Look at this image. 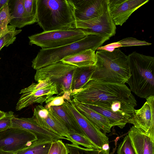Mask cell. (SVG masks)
Listing matches in <instances>:
<instances>
[{
  "instance_id": "1",
  "label": "cell",
  "mask_w": 154,
  "mask_h": 154,
  "mask_svg": "<svg viewBox=\"0 0 154 154\" xmlns=\"http://www.w3.org/2000/svg\"><path fill=\"white\" fill-rule=\"evenodd\" d=\"M78 101L98 106L122 114L137 102L130 89L124 83L91 80L71 95Z\"/></svg>"
},
{
  "instance_id": "2",
  "label": "cell",
  "mask_w": 154,
  "mask_h": 154,
  "mask_svg": "<svg viewBox=\"0 0 154 154\" xmlns=\"http://www.w3.org/2000/svg\"><path fill=\"white\" fill-rule=\"evenodd\" d=\"M36 22L44 32L76 28L71 0H36Z\"/></svg>"
},
{
  "instance_id": "3",
  "label": "cell",
  "mask_w": 154,
  "mask_h": 154,
  "mask_svg": "<svg viewBox=\"0 0 154 154\" xmlns=\"http://www.w3.org/2000/svg\"><path fill=\"white\" fill-rule=\"evenodd\" d=\"M95 54V68L90 81L126 82L131 76L127 56L119 49L97 50Z\"/></svg>"
},
{
  "instance_id": "4",
  "label": "cell",
  "mask_w": 154,
  "mask_h": 154,
  "mask_svg": "<svg viewBox=\"0 0 154 154\" xmlns=\"http://www.w3.org/2000/svg\"><path fill=\"white\" fill-rule=\"evenodd\" d=\"M131 76L126 82L139 97L154 95V57L133 52L128 56Z\"/></svg>"
},
{
  "instance_id": "5",
  "label": "cell",
  "mask_w": 154,
  "mask_h": 154,
  "mask_svg": "<svg viewBox=\"0 0 154 154\" xmlns=\"http://www.w3.org/2000/svg\"><path fill=\"white\" fill-rule=\"evenodd\" d=\"M109 39L108 37L90 35L77 42L62 46L42 49L32 61V67L37 70L61 61L66 57L85 50L94 51Z\"/></svg>"
},
{
  "instance_id": "6",
  "label": "cell",
  "mask_w": 154,
  "mask_h": 154,
  "mask_svg": "<svg viewBox=\"0 0 154 154\" xmlns=\"http://www.w3.org/2000/svg\"><path fill=\"white\" fill-rule=\"evenodd\" d=\"M77 67L60 61L36 70L34 79L37 82L49 78L56 84L59 92L57 95L63 94L65 100L69 102L71 100L73 76Z\"/></svg>"
},
{
  "instance_id": "7",
  "label": "cell",
  "mask_w": 154,
  "mask_h": 154,
  "mask_svg": "<svg viewBox=\"0 0 154 154\" xmlns=\"http://www.w3.org/2000/svg\"><path fill=\"white\" fill-rule=\"evenodd\" d=\"M88 34L75 28L67 30L43 31L28 36L29 44L42 49L55 48L68 45L84 38Z\"/></svg>"
},
{
  "instance_id": "8",
  "label": "cell",
  "mask_w": 154,
  "mask_h": 154,
  "mask_svg": "<svg viewBox=\"0 0 154 154\" xmlns=\"http://www.w3.org/2000/svg\"><path fill=\"white\" fill-rule=\"evenodd\" d=\"M37 82L20 91L19 93L22 94L17 103L16 111L20 110L34 103L42 105L53 95L59 94L56 84L49 78L39 80Z\"/></svg>"
},
{
  "instance_id": "9",
  "label": "cell",
  "mask_w": 154,
  "mask_h": 154,
  "mask_svg": "<svg viewBox=\"0 0 154 154\" xmlns=\"http://www.w3.org/2000/svg\"><path fill=\"white\" fill-rule=\"evenodd\" d=\"M38 140L35 135L29 132L11 128L0 132V149L15 153Z\"/></svg>"
},
{
  "instance_id": "10",
  "label": "cell",
  "mask_w": 154,
  "mask_h": 154,
  "mask_svg": "<svg viewBox=\"0 0 154 154\" xmlns=\"http://www.w3.org/2000/svg\"><path fill=\"white\" fill-rule=\"evenodd\" d=\"M75 119L84 135L94 144L97 149H102L103 146L109 143L108 137L88 120L75 107L71 100H65L62 105Z\"/></svg>"
},
{
  "instance_id": "11",
  "label": "cell",
  "mask_w": 154,
  "mask_h": 154,
  "mask_svg": "<svg viewBox=\"0 0 154 154\" xmlns=\"http://www.w3.org/2000/svg\"><path fill=\"white\" fill-rule=\"evenodd\" d=\"M76 26L88 35H96L110 38L116 33V26L110 15L108 3L102 15L89 20L76 21Z\"/></svg>"
},
{
  "instance_id": "12",
  "label": "cell",
  "mask_w": 154,
  "mask_h": 154,
  "mask_svg": "<svg viewBox=\"0 0 154 154\" xmlns=\"http://www.w3.org/2000/svg\"><path fill=\"white\" fill-rule=\"evenodd\" d=\"M32 117L37 123L61 137H69V130L63 121L51 109L38 105L34 109Z\"/></svg>"
},
{
  "instance_id": "13",
  "label": "cell",
  "mask_w": 154,
  "mask_h": 154,
  "mask_svg": "<svg viewBox=\"0 0 154 154\" xmlns=\"http://www.w3.org/2000/svg\"><path fill=\"white\" fill-rule=\"evenodd\" d=\"M149 0H108L109 9L115 25L122 26L131 14Z\"/></svg>"
},
{
  "instance_id": "14",
  "label": "cell",
  "mask_w": 154,
  "mask_h": 154,
  "mask_svg": "<svg viewBox=\"0 0 154 154\" xmlns=\"http://www.w3.org/2000/svg\"><path fill=\"white\" fill-rule=\"evenodd\" d=\"M146 99V101L140 109H134L128 123L132 124L154 138V95Z\"/></svg>"
},
{
  "instance_id": "15",
  "label": "cell",
  "mask_w": 154,
  "mask_h": 154,
  "mask_svg": "<svg viewBox=\"0 0 154 154\" xmlns=\"http://www.w3.org/2000/svg\"><path fill=\"white\" fill-rule=\"evenodd\" d=\"M76 21L92 19L102 15L108 0H71Z\"/></svg>"
},
{
  "instance_id": "16",
  "label": "cell",
  "mask_w": 154,
  "mask_h": 154,
  "mask_svg": "<svg viewBox=\"0 0 154 154\" xmlns=\"http://www.w3.org/2000/svg\"><path fill=\"white\" fill-rule=\"evenodd\" d=\"M11 128H18L29 132L34 134L38 140H49L55 141L66 137H61L43 128L32 117L31 118L13 117Z\"/></svg>"
},
{
  "instance_id": "17",
  "label": "cell",
  "mask_w": 154,
  "mask_h": 154,
  "mask_svg": "<svg viewBox=\"0 0 154 154\" xmlns=\"http://www.w3.org/2000/svg\"><path fill=\"white\" fill-rule=\"evenodd\" d=\"M136 154H154V138L135 126L128 132Z\"/></svg>"
},
{
  "instance_id": "18",
  "label": "cell",
  "mask_w": 154,
  "mask_h": 154,
  "mask_svg": "<svg viewBox=\"0 0 154 154\" xmlns=\"http://www.w3.org/2000/svg\"><path fill=\"white\" fill-rule=\"evenodd\" d=\"M71 100L78 110L102 132L106 134L111 132L112 127L106 118L75 99Z\"/></svg>"
},
{
  "instance_id": "19",
  "label": "cell",
  "mask_w": 154,
  "mask_h": 154,
  "mask_svg": "<svg viewBox=\"0 0 154 154\" xmlns=\"http://www.w3.org/2000/svg\"><path fill=\"white\" fill-rule=\"evenodd\" d=\"M61 61L80 67L95 66L97 60L95 51L89 49L68 56Z\"/></svg>"
},
{
  "instance_id": "20",
  "label": "cell",
  "mask_w": 154,
  "mask_h": 154,
  "mask_svg": "<svg viewBox=\"0 0 154 154\" xmlns=\"http://www.w3.org/2000/svg\"><path fill=\"white\" fill-rule=\"evenodd\" d=\"M23 0H10L8 3L11 20L10 24L21 29L29 25L25 15Z\"/></svg>"
},
{
  "instance_id": "21",
  "label": "cell",
  "mask_w": 154,
  "mask_h": 154,
  "mask_svg": "<svg viewBox=\"0 0 154 154\" xmlns=\"http://www.w3.org/2000/svg\"><path fill=\"white\" fill-rule=\"evenodd\" d=\"M95 68V66L76 67L72 78L71 94L78 91L90 81Z\"/></svg>"
},
{
  "instance_id": "22",
  "label": "cell",
  "mask_w": 154,
  "mask_h": 154,
  "mask_svg": "<svg viewBox=\"0 0 154 154\" xmlns=\"http://www.w3.org/2000/svg\"><path fill=\"white\" fill-rule=\"evenodd\" d=\"M84 104L106 118L109 121L112 127L116 126L123 129L128 123V120L119 113L98 106Z\"/></svg>"
},
{
  "instance_id": "23",
  "label": "cell",
  "mask_w": 154,
  "mask_h": 154,
  "mask_svg": "<svg viewBox=\"0 0 154 154\" xmlns=\"http://www.w3.org/2000/svg\"><path fill=\"white\" fill-rule=\"evenodd\" d=\"M50 108L64 122L69 132L84 134L75 119L62 105L51 106Z\"/></svg>"
},
{
  "instance_id": "24",
  "label": "cell",
  "mask_w": 154,
  "mask_h": 154,
  "mask_svg": "<svg viewBox=\"0 0 154 154\" xmlns=\"http://www.w3.org/2000/svg\"><path fill=\"white\" fill-rule=\"evenodd\" d=\"M151 44V43L145 41L139 40L135 38L130 37L124 38L118 42L101 46L97 48V50H102L112 52L116 48L122 47L149 45Z\"/></svg>"
},
{
  "instance_id": "25",
  "label": "cell",
  "mask_w": 154,
  "mask_h": 154,
  "mask_svg": "<svg viewBox=\"0 0 154 154\" xmlns=\"http://www.w3.org/2000/svg\"><path fill=\"white\" fill-rule=\"evenodd\" d=\"M52 142L49 140H38L29 146L14 154H48Z\"/></svg>"
},
{
  "instance_id": "26",
  "label": "cell",
  "mask_w": 154,
  "mask_h": 154,
  "mask_svg": "<svg viewBox=\"0 0 154 154\" xmlns=\"http://www.w3.org/2000/svg\"><path fill=\"white\" fill-rule=\"evenodd\" d=\"M16 28L10 25L7 29L0 32V51L3 47H8L15 41L16 36L22 31V30H16Z\"/></svg>"
},
{
  "instance_id": "27",
  "label": "cell",
  "mask_w": 154,
  "mask_h": 154,
  "mask_svg": "<svg viewBox=\"0 0 154 154\" xmlns=\"http://www.w3.org/2000/svg\"><path fill=\"white\" fill-rule=\"evenodd\" d=\"M69 154H109V149L84 148L72 143L65 144Z\"/></svg>"
},
{
  "instance_id": "28",
  "label": "cell",
  "mask_w": 154,
  "mask_h": 154,
  "mask_svg": "<svg viewBox=\"0 0 154 154\" xmlns=\"http://www.w3.org/2000/svg\"><path fill=\"white\" fill-rule=\"evenodd\" d=\"M25 15L29 25L36 22V0H23Z\"/></svg>"
},
{
  "instance_id": "29",
  "label": "cell",
  "mask_w": 154,
  "mask_h": 154,
  "mask_svg": "<svg viewBox=\"0 0 154 154\" xmlns=\"http://www.w3.org/2000/svg\"><path fill=\"white\" fill-rule=\"evenodd\" d=\"M69 137L67 140L72 144L81 145L85 148L97 149L92 142L84 134L75 132H69Z\"/></svg>"
},
{
  "instance_id": "30",
  "label": "cell",
  "mask_w": 154,
  "mask_h": 154,
  "mask_svg": "<svg viewBox=\"0 0 154 154\" xmlns=\"http://www.w3.org/2000/svg\"><path fill=\"white\" fill-rule=\"evenodd\" d=\"M11 18L8 3L0 11V32L8 28Z\"/></svg>"
},
{
  "instance_id": "31",
  "label": "cell",
  "mask_w": 154,
  "mask_h": 154,
  "mask_svg": "<svg viewBox=\"0 0 154 154\" xmlns=\"http://www.w3.org/2000/svg\"><path fill=\"white\" fill-rule=\"evenodd\" d=\"M117 154H136L128 135L125 136L123 141L119 144Z\"/></svg>"
},
{
  "instance_id": "32",
  "label": "cell",
  "mask_w": 154,
  "mask_h": 154,
  "mask_svg": "<svg viewBox=\"0 0 154 154\" xmlns=\"http://www.w3.org/2000/svg\"><path fill=\"white\" fill-rule=\"evenodd\" d=\"M68 150L62 140L52 142L48 154H69Z\"/></svg>"
},
{
  "instance_id": "33",
  "label": "cell",
  "mask_w": 154,
  "mask_h": 154,
  "mask_svg": "<svg viewBox=\"0 0 154 154\" xmlns=\"http://www.w3.org/2000/svg\"><path fill=\"white\" fill-rule=\"evenodd\" d=\"M14 116L12 111L6 112L4 116L0 119V132L11 128L12 120Z\"/></svg>"
},
{
  "instance_id": "34",
  "label": "cell",
  "mask_w": 154,
  "mask_h": 154,
  "mask_svg": "<svg viewBox=\"0 0 154 154\" xmlns=\"http://www.w3.org/2000/svg\"><path fill=\"white\" fill-rule=\"evenodd\" d=\"M65 100V97L63 95L52 96L48 99L45 102L46 105L44 107L45 108L48 109L51 106L62 105Z\"/></svg>"
},
{
  "instance_id": "35",
  "label": "cell",
  "mask_w": 154,
  "mask_h": 154,
  "mask_svg": "<svg viewBox=\"0 0 154 154\" xmlns=\"http://www.w3.org/2000/svg\"><path fill=\"white\" fill-rule=\"evenodd\" d=\"M10 0H0V11L7 4Z\"/></svg>"
},
{
  "instance_id": "36",
  "label": "cell",
  "mask_w": 154,
  "mask_h": 154,
  "mask_svg": "<svg viewBox=\"0 0 154 154\" xmlns=\"http://www.w3.org/2000/svg\"><path fill=\"white\" fill-rule=\"evenodd\" d=\"M110 148L109 146V143H106L104 144L102 146V149L107 150L109 149Z\"/></svg>"
},
{
  "instance_id": "37",
  "label": "cell",
  "mask_w": 154,
  "mask_h": 154,
  "mask_svg": "<svg viewBox=\"0 0 154 154\" xmlns=\"http://www.w3.org/2000/svg\"><path fill=\"white\" fill-rule=\"evenodd\" d=\"M14 153L0 149V154H14Z\"/></svg>"
},
{
  "instance_id": "38",
  "label": "cell",
  "mask_w": 154,
  "mask_h": 154,
  "mask_svg": "<svg viewBox=\"0 0 154 154\" xmlns=\"http://www.w3.org/2000/svg\"><path fill=\"white\" fill-rule=\"evenodd\" d=\"M6 112L2 111L0 110V119L4 116Z\"/></svg>"
}]
</instances>
